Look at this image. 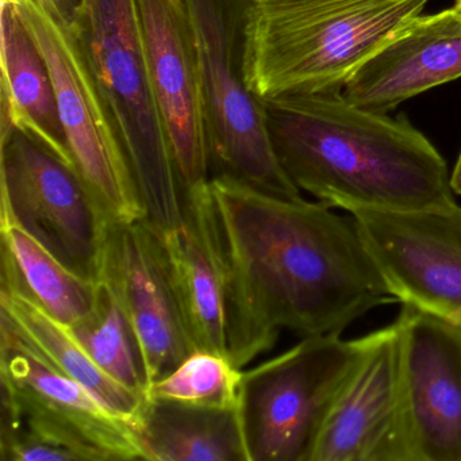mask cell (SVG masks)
Instances as JSON below:
<instances>
[{
	"mask_svg": "<svg viewBox=\"0 0 461 461\" xmlns=\"http://www.w3.org/2000/svg\"><path fill=\"white\" fill-rule=\"evenodd\" d=\"M225 268L228 356L242 369L296 336L342 333L393 303L355 218L322 202L268 195L210 179Z\"/></svg>",
	"mask_w": 461,
	"mask_h": 461,
	"instance_id": "cell-1",
	"label": "cell"
},
{
	"mask_svg": "<svg viewBox=\"0 0 461 461\" xmlns=\"http://www.w3.org/2000/svg\"><path fill=\"white\" fill-rule=\"evenodd\" d=\"M461 77V12L412 20L361 64L342 96L353 106L387 114L425 91Z\"/></svg>",
	"mask_w": 461,
	"mask_h": 461,
	"instance_id": "cell-15",
	"label": "cell"
},
{
	"mask_svg": "<svg viewBox=\"0 0 461 461\" xmlns=\"http://www.w3.org/2000/svg\"><path fill=\"white\" fill-rule=\"evenodd\" d=\"M67 329L107 376L147 396L149 380L141 344L109 285L98 282L93 312Z\"/></svg>",
	"mask_w": 461,
	"mask_h": 461,
	"instance_id": "cell-21",
	"label": "cell"
},
{
	"mask_svg": "<svg viewBox=\"0 0 461 461\" xmlns=\"http://www.w3.org/2000/svg\"><path fill=\"white\" fill-rule=\"evenodd\" d=\"M152 461H249L239 409L145 398L131 420Z\"/></svg>",
	"mask_w": 461,
	"mask_h": 461,
	"instance_id": "cell-18",
	"label": "cell"
},
{
	"mask_svg": "<svg viewBox=\"0 0 461 461\" xmlns=\"http://www.w3.org/2000/svg\"><path fill=\"white\" fill-rule=\"evenodd\" d=\"M74 31L131 164L147 220L182 223L183 190L153 93L136 0H86Z\"/></svg>",
	"mask_w": 461,
	"mask_h": 461,
	"instance_id": "cell-4",
	"label": "cell"
},
{
	"mask_svg": "<svg viewBox=\"0 0 461 461\" xmlns=\"http://www.w3.org/2000/svg\"><path fill=\"white\" fill-rule=\"evenodd\" d=\"M2 461H79L74 453L42 441L10 418H0Z\"/></svg>",
	"mask_w": 461,
	"mask_h": 461,
	"instance_id": "cell-23",
	"label": "cell"
},
{
	"mask_svg": "<svg viewBox=\"0 0 461 461\" xmlns=\"http://www.w3.org/2000/svg\"><path fill=\"white\" fill-rule=\"evenodd\" d=\"M450 185H452L455 195L461 196V152L458 155L457 160H456L452 172H450Z\"/></svg>",
	"mask_w": 461,
	"mask_h": 461,
	"instance_id": "cell-25",
	"label": "cell"
},
{
	"mask_svg": "<svg viewBox=\"0 0 461 461\" xmlns=\"http://www.w3.org/2000/svg\"><path fill=\"white\" fill-rule=\"evenodd\" d=\"M350 215L395 302L461 326V206Z\"/></svg>",
	"mask_w": 461,
	"mask_h": 461,
	"instance_id": "cell-10",
	"label": "cell"
},
{
	"mask_svg": "<svg viewBox=\"0 0 461 461\" xmlns=\"http://www.w3.org/2000/svg\"><path fill=\"white\" fill-rule=\"evenodd\" d=\"M395 323L410 461H461V326L404 303Z\"/></svg>",
	"mask_w": 461,
	"mask_h": 461,
	"instance_id": "cell-11",
	"label": "cell"
},
{
	"mask_svg": "<svg viewBox=\"0 0 461 461\" xmlns=\"http://www.w3.org/2000/svg\"><path fill=\"white\" fill-rule=\"evenodd\" d=\"M261 104L280 167L317 201L350 214L456 202L444 158L403 114L358 109L342 93L264 98Z\"/></svg>",
	"mask_w": 461,
	"mask_h": 461,
	"instance_id": "cell-2",
	"label": "cell"
},
{
	"mask_svg": "<svg viewBox=\"0 0 461 461\" xmlns=\"http://www.w3.org/2000/svg\"><path fill=\"white\" fill-rule=\"evenodd\" d=\"M242 369L218 353L196 350L149 385L145 398L212 409H239Z\"/></svg>",
	"mask_w": 461,
	"mask_h": 461,
	"instance_id": "cell-22",
	"label": "cell"
},
{
	"mask_svg": "<svg viewBox=\"0 0 461 461\" xmlns=\"http://www.w3.org/2000/svg\"><path fill=\"white\" fill-rule=\"evenodd\" d=\"M2 417L79 461L147 460L131 423L53 366L0 317Z\"/></svg>",
	"mask_w": 461,
	"mask_h": 461,
	"instance_id": "cell-8",
	"label": "cell"
},
{
	"mask_svg": "<svg viewBox=\"0 0 461 461\" xmlns=\"http://www.w3.org/2000/svg\"><path fill=\"white\" fill-rule=\"evenodd\" d=\"M2 2V5L10 4V2H13V0H0Z\"/></svg>",
	"mask_w": 461,
	"mask_h": 461,
	"instance_id": "cell-27",
	"label": "cell"
},
{
	"mask_svg": "<svg viewBox=\"0 0 461 461\" xmlns=\"http://www.w3.org/2000/svg\"><path fill=\"white\" fill-rule=\"evenodd\" d=\"M47 59L69 152L110 222L147 218L131 164L74 29L37 0H14Z\"/></svg>",
	"mask_w": 461,
	"mask_h": 461,
	"instance_id": "cell-9",
	"label": "cell"
},
{
	"mask_svg": "<svg viewBox=\"0 0 461 461\" xmlns=\"http://www.w3.org/2000/svg\"><path fill=\"white\" fill-rule=\"evenodd\" d=\"M185 4L198 48L210 179L229 177L277 198H302L275 156L261 99L248 86L250 0Z\"/></svg>",
	"mask_w": 461,
	"mask_h": 461,
	"instance_id": "cell-5",
	"label": "cell"
},
{
	"mask_svg": "<svg viewBox=\"0 0 461 461\" xmlns=\"http://www.w3.org/2000/svg\"><path fill=\"white\" fill-rule=\"evenodd\" d=\"M158 236L194 350L229 357L225 268L210 182L183 193L182 223Z\"/></svg>",
	"mask_w": 461,
	"mask_h": 461,
	"instance_id": "cell-16",
	"label": "cell"
},
{
	"mask_svg": "<svg viewBox=\"0 0 461 461\" xmlns=\"http://www.w3.org/2000/svg\"><path fill=\"white\" fill-rule=\"evenodd\" d=\"M429 0H250L247 82L264 98L342 93Z\"/></svg>",
	"mask_w": 461,
	"mask_h": 461,
	"instance_id": "cell-3",
	"label": "cell"
},
{
	"mask_svg": "<svg viewBox=\"0 0 461 461\" xmlns=\"http://www.w3.org/2000/svg\"><path fill=\"white\" fill-rule=\"evenodd\" d=\"M304 337L242 371L240 420L249 461H312L321 428L355 371L363 337Z\"/></svg>",
	"mask_w": 461,
	"mask_h": 461,
	"instance_id": "cell-6",
	"label": "cell"
},
{
	"mask_svg": "<svg viewBox=\"0 0 461 461\" xmlns=\"http://www.w3.org/2000/svg\"><path fill=\"white\" fill-rule=\"evenodd\" d=\"M0 233L2 287L23 294L64 326L93 312L98 283L75 274L23 229L0 225Z\"/></svg>",
	"mask_w": 461,
	"mask_h": 461,
	"instance_id": "cell-19",
	"label": "cell"
},
{
	"mask_svg": "<svg viewBox=\"0 0 461 461\" xmlns=\"http://www.w3.org/2000/svg\"><path fill=\"white\" fill-rule=\"evenodd\" d=\"M455 7L461 12V0H456Z\"/></svg>",
	"mask_w": 461,
	"mask_h": 461,
	"instance_id": "cell-26",
	"label": "cell"
},
{
	"mask_svg": "<svg viewBox=\"0 0 461 461\" xmlns=\"http://www.w3.org/2000/svg\"><path fill=\"white\" fill-rule=\"evenodd\" d=\"M156 104L183 193L210 182L198 48L185 0H136Z\"/></svg>",
	"mask_w": 461,
	"mask_h": 461,
	"instance_id": "cell-13",
	"label": "cell"
},
{
	"mask_svg": "<svg viewBox=\"0 0 461 461\" xmlns=\"http://www.w3.org/2000/svg\"><path fill=\"white\" fill-rule=\"evenodd\" d=\"M0 317L9 321L53 366L131 423L144 403V396L107 376L80 347L67 326L42 312L23 294L2 285Z\"/></svg>",
	"mask_w": 461,
	"mask_h": 461,
	"instance_id": "cell-20",
	"label": "cell"
},
{
	"mask_svg": "<svg viewBox=\"0 0 461 461\" xmlns=\"http://www.w3.org/2000/svg\"><path fill=\"white\" fill-rule=\"evenodd\" d=\"M109 218L82 175L40 140L0 125V225H14L98 283Z\"/></svg>",
	"mask_w": 461,
	"mask_h": 461,
	"instance_id": "cell-7",
	"label": "cell"
},
{
	"mask_svg": "<svg viewBox=\"0 0 461 461\" xmlns=\"http://www.w3.org/2000/svg\"><path fill=\"white\" fill-rule=\"evenodd\" d=\"M98 282L109 285L136 330L149 385L195 352L166 249L147 218L109 222Z\"/></svg>",
	"mask_w": 461,
	"mask_h": 461,
	"instance_id": "cell-12",
	"label": "cell"
},
{
	"mask_svg": "<svg viewBox=\"0 0 461 461\" xmlns=\"http://www.w3.org/2000/svg\"><path fill=\"white\" fill-rule=\"evenodd\" d=\"M0 39V125H13L26 131L75 167L50 66L21 18L14 0L2 5Z\"/></svg>",
	"mask_w": 461,
	"mask_h": 461,
	"instance_id": "cell-17",
	"label": "cell"
},
{
	"mask_svg": "<svg viewBox=\"0 0 461 461\" xmlns=\"http://www.w3.org/2000/svg\"><path fill=\"white\" fill-rule=\"evenodd\" d=\"M53 17L74 29L82 14L86 0H37Z\"/></svg>",
	"mask_w": 461,
	"mask_h": 461,
	"instance_id": "cell-24",
	"label": "cell"
},
{
	"mask_svg": "<svg viewBox=\"0 0 461 461\" xmlns=\"http://www.w3.org/2000/svg\"><path fill=\"white\" fill-rule=\"evenodd\" d=\"M312 461H410L395 321L363 336V352L321 428Z\"/></svg>",
	"mask_w": 461,
	"mask_h": 461,
	"instance_id": "cell-14",
	"label": "cell"
}]
</instances>
